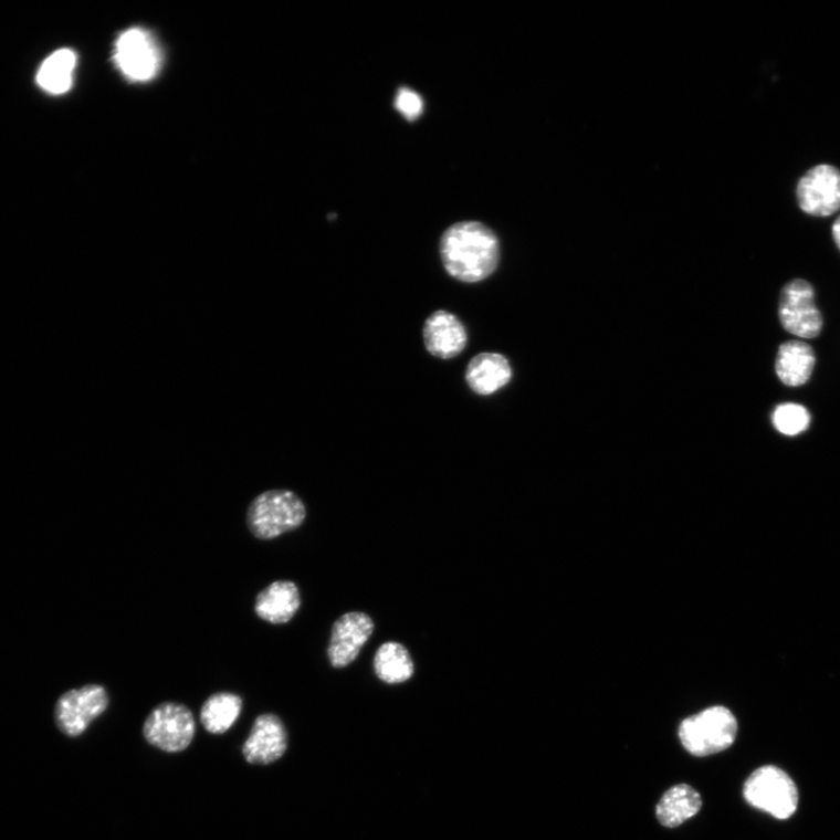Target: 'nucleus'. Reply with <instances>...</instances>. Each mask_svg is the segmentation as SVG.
I'll return each instance as SVG.
<instances>
[{
	"label": "nucleus",
	"mask_w": 840,
	"mask_h": 840,
	"mask_svg": "<svg viewBox=\"0 0 840 840\" xmlns=\"http://www.w3.org/2000/svg\"><path fill=\"white\" fill-rule=\"evenodd\" d=\"M737 733L734 714L724 706H713L683 721L679 737L690 754L708 756L729 748Z\"/></svg>",
	"instance_id": "3"
},
{
	"label": "nucleus",
	"mask_w": 840,
	"mask_h": 840,
	"mask_svg": "<svg viewBox=\"0 0 840 840\" xmlns=\"http://www.w3.org/2000/svg\"><path fill=\"white\" fill-rule=\"evenodd\" d=\"M374 671L387 684H401L413 676L414 663L409 650L398 642H386L377 649Z\"/></svg>",
	"instance_id": "18"
},
{
	"label": "nucleus",
	"mask_w": 840,
	"mask_h": 840,
	"mask_svg": "<svg viewBox=\"0 0 840 840\" xmlns=\"http://www.w3.org/2000/svg\"><path fill=\"white\" fill-rule=\"evenodd\" d=\"M375 624L363 612L346 613L332 628L327 658L335 669H344L359 658L363 648L370 640Z\"/></svg>",
	"instance_id": "9"
},
{
	"label": "nucleus",
	"mask_w": 840,
	"mask_h": 840,
	"mask_svg": "<svg viewBox=\"0 0 840 840\" xmlns=\"http://www.w3.org/2000/svg\"><path fill=\"white\" fill-rule=\"evenodd\" d=\"M440 259L449 275L474 284L490 279L500 263V243L480 222H460L450 227L440 241Z\"/></svg>",
	"instance_id": "1"
},
{
	"label": "nucleus",
	"mask_w": 840,
	"mask_h": 840,
	"mask_svg": "<svg viewBox=\"0 0 840 840\" xmlns=\"http://www.w3.org/2000/svg\"><path fill=\"white\" fill-rule=\"evenodd\" d=\"M242 708L243 700L237 693L217 692L203 703L200 721L209 733L223 734L238 722Z\"/></svg>",
	"instance_id": "17"
},
{
	"label": "nucleus",
	"mask_w": 840,
	"mask_h": 840,
	"mask_svg": "<svg viewBox=\"0 0 840 840\" xmlns=\"http://www.w3.org/2000/svg\"><path fill=\"white\" fill-rule=\"evenodd\" d=\"M76 55L71 50H60L52 54L38 73L40 87L52 94L66 93L73 83Z\"/></svg>",
	"instance_id": "19"
},
{
	"label": "nucleus",
	"mask_w": 840,
	"mask_h": 840,
	"mask_svg": "<svg viewBox=\"0 0 840 840\" xmlns=\"http://www.w3.org/2000/svg\"><path fill=\"white\" fill-rule=\"evenodd\" d=\"M196 729L191 710L179 703L165 702L147 716L143 734L150 745L167 753H179L192 744Z\"/></svg>",
	"instance_id": "5"
},
{
	"label": "nucleus",
	"mask_w": 840,
	"mask_h": 840,
	"mask_svg": "<svg viewBox=\"0 0 840 840\" xmlns=\"http://www.w3.org/2000/svg\"><path fill=\"white\" fill-rule=\"evenodd\" d=\"M307 516L304 501L287 490L258 495L246 511V527L260 540H272L302 527Z\"/></svg>",
	"instance_id": "2"
},
{
	"label": "nucleus",
	"mask_w": 840,
	"mask_h": 840,
	"mask_svg": "<svg viewBox=\"0 0 840 840\" xmlns=\"http://www.w3.org/2000/svg\"><path fill=\"white\" fill-rule=\"evenodd\" d=\"M465 378L474 393L492 396L510 385L513 369L506 356L498 353H480L470 361Z\"/></svg>",
	"instance_id": "14"
},
{
	"label": "nucleus",
	"mask_w": 840,
	"mask_h": 840,
	"mask_svg": "<svg viewBox=\"0 0 840 840\" xmlns=\"http://www.w3.org/2000/svg\"><path fill=\"white\" fill-rule=\"evenodd\" d=\"M744 796L748 805L777 819H788L798 806L796 785L775 766L756 769L745 784Z\"/></svg>",
	"instance_id": "4"
},
{
	"label": "nucleus",
	"mask_w": 840,
	"mask_h": 840,
	"mask_svg": "<svg viewBox=\"0 0 840 840\" xmlns=\"http://www.w3.org/2000/svg\"><path fill=\"white\" fill-rule=\"evenodd\" d=\"M832 238L840 251V216L836 219L832 225Z\"/></svg>",
	"instance_id": "22"
},
{
	"label": "nucleus",
	"mask_w": 840,
	"mask_h": 840,
	"mask_svg": "<svg viewBox=\"0 0 840 840\" xmlns=\"http://www.w3.org/2000/svg\"><path fill=\"white\" fill-rule=\"evenodd\" d=\"M423 339L427 350L437 359L451 360L469 344L468 329L455 314L438 309L426 321Z\"/></svg>",
	"instance_id": "12"
},
{
	"label": "nucleus",
	"mask_w": 840,
	"mask_h": 840,
	"mask_svg": "<svg viewBox=\"0 0 840 840\" xmlns=\"http://www.w3.org/2000/svg\"><path fill=\"white\" fill-rule=\"evenodd\" d=\"M816 364L815 351L804 342H788L777 353L775 369L780 381L788 387L806 385Z\"/></svg>",
	"instance_id": "15"
},
{
	"label": "nucleus",
	"mask_w": 840,
	"mask_h": 840,
	"mask_svg": "<svg viewBox=\"0 0 840 840\" xmlns=\"http://www.w3.org/2000/svg\"><path fill=\"white\" fill-rule=\"evenodd\" d=\"M771 420L777 431L788 437H796L809 429L811 416L801 405L786 403L776 407Z\"/></svg>",
	"instance_id": "20"
},
{
	"label": "nucleus",
	"mask_w": 840,
	"mask_h": 840,
	"mask_svg": "<svg viewBox=\"0 0 840 840\" xmlns=\"http://www.w3.org/2000/svg\"><path fill=\"white\" fill-rule=\"evenodd\" d=\"M701 809V794L689 785H678L661 798L657 807V817L663 827L678 828Z\"/></svg>",
	"instance_id": "16"
},
{
	"label": "nucleus",
	"mask_w": 840,
	"mask_h": 840,
	"mask_svg": "<svg viewBox=\"0 0 840 840\" xmlns=\"http://www.w3.org/2000/svg\"><path fill=\"white\" fill-rule=\"evenodd\" d=\"M796 199L802 212L815 218H829L840 210V170L830 164L810 168L798 180Z\"/></svg>",
	"instance_id": "7"
},
{
	"label": "nucleus",
	"mask_w": 840,
	"mask_h": 840,
	"mask_svg": "<svg viewBox=\"0 0 840 840\" xmlns=\"http://www.w3.org/2000/svg\"><path fill=\"white\" fill-rule=\"evenodd\" d=\"M287 748V732L276 714L264 713L252 725L242 753L246 763L266 766L282 758Z\"/></svg>",
	"instance_id": "11"
},
{
	"label": "nucleus",
	"mask_w": 840,
	"mask_h": 840,
	"mask_svg": "<svg viewBox=\"0 0 840 840\" xmlns=\"http://www.w3.org/2000/svg\"><path fill=\"white\" fill-rule=\"evenodd\" d=\"M423 99L409 88L398 91L395 107L408 120H416L423 113Z\"/></svg>",
	"instance_id": "21"
},
{
	"label": "nucleus",
	"mask_w": 840,
	"mask_h": 840,
	"mask_svg": "<svg viewBox=\"0 0 840 840\" xmlns=\"http://www.w3.org/2000/svg\"><path fill=\"white\" fill-rule=\"evenodd\" d=\"M115 60L125 76L133 81H149L159 70L160 57L150 34L133 29L119 36Z\"/></svg>",
	"instance_id": "10"
},
{
	"label": "nucleus",
	"mask_w": 840,
	"mask_h": 840,
	"mask_svg": "<svg viewBox=\"0 0 840 840\" xmlns=\"http://www.w3.org/2000/svg\"><path fill=\"white\" fill-rule=\"evenodd\" d=\"M109 706L107 690L99 684H88L63 693L55 706L57 727L69 735L78 737Z\"/></svg>",
	"instance_id": "6"
},
{
	"label": "nucleus",
	"mask_w": 840,
	"mask_h": 840,
	"mask_svg": "<svg viewBox=\"0 0 840 840\" xmlns=\"http://www.w3.org/2000/svg\"><path fill=\"white\" fill-rule=\"evenodd\" d=\"M779 317L784 328L802 339L817 338L823 318L815 303V291L805 280L789 282L781 292Z\"/></svg>",
	"instance_id": "8"
},
{
	"label": "nucleus",
	"mask_w": 840,
	"mask_h": 840,
	"mask_svg": "<svg viewBox=\"0 0 840 840\" xmlns=\"http://www.w3.org/2000/svg\"><path fill=\"white\" fill-rule=\"evenodd\" d=\"M302 606L300 587L292 580H276L256 596L254 612L259 619L275 626L288 623Z\"/></svg>",
	"instance_id": "13"
}]
</instances>
